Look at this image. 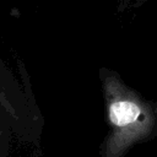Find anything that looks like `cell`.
Masks as SVG:
<instances>
[{"instance_id":"1","label":"cell","mask_w":157,"mask_h":157,"mask_svg":"<svg viewBox=\"0 0 157 157\" xmlns=\"http://www.w3.org/2000/svg\"><path fill=\"white\" fill-rule=\"evenodd\" d=\"M108 119L113 128L109 151L118 156L132 142L146 137L155 125V114L146 102L125 87L119 78H104Z\"/></svg>"}]
</instances>
